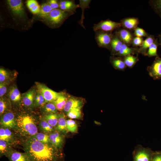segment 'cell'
Listing matches in <instances>:
<instances>
[{
	"label": "cell",
	"mask_w": 161,
	"mask_h": 161,
	"mask_svg": "<svg viewBox=\"0 0 161 161\" xmlns=\"http://www.w3.org/2000/svg\"><path fill=\"white\" fill-rule=\"evenodd\" d=\"M24 150L30 161H63L64 155L59 149L50 144L38 141L33 136L26 139Z\"/></svg>",
	"instance_id": "6da1fadb"
},
{
	"label": "cell",
	"mask_w": 161,
	"mask_h": 161,
	"mask_svg": "<svg viewBox=\"0 0 161 161\" xmlns=\"http://www.w3.org/2000/svg\"><path fill=\"white\" fill-rule=\"evenodd\" d=\"M16 119V124L14 130L16 135L27 139L38 133L36 120L32 114L22 112L17 115Z\"/></svg>",
	"instance_id": "7a4b0ae2"
},
{
	"label": "cell",
	"mask_w": 161,
	"mask_h": 161,
	"mask_svg": "<svg viewBox=\"0 0 161 161\" xmlns=\"http://www.w3.org/2000/svg\"><path fill=\"white\" fill-rule=\"evenodd\" d=\"M73 12L63 10L60 9L52 10L46 17L52 26H60L70 16L74 15Z\"/></svg>",
	"instance_id": "3957f363"
},
{
	"label": "cell",
	"mask_w": 161,
	"mask_h": 161,
	"mask_svg": "<svg viewBox=\"0 0 161 161\" xmlns=\"http://www.w3.org/2000/svg\"><path fill=\"white\" fill-rule=\"evenodd\" d=\"M35 84L37 91L43 97L47 103L52 102L61 93L55 92L40 83L36 82Z\"/></svg>",
	"instance_id": "277c9868"
},
{
	"label": "cell",
	"mask_w": 161,
	"mask_h": 161,
	"mask_svg": "<svg viewBox=\"0 0 161 161\" xmlns=\"http://www.w3.org/2000/svg\"><path fill=\"white\" fill-rule=\"evenodd\" d=\"M95 32V39L98 46L110 50L113 35L112 32L98 30Z\"/></svg>",
	"instance_id": "5b68a950"
},
{
	"label": "cell",
	"mask_w": 161,
	"mask_h": 161,
	"mask_svg": "<svg viewBox=\"0 0 161 161\" xmlns=\"http://www.w3.org/2000/svg\"><path fill=\"white\" fill-rule=\"evenodd\" d=\"M154 152L150 148L138 145L133 153V161H151Z\"/></svg>",
	"instance_id": "8992f818"
},
{
	"label": "cell",
	"mask_w": 161,
	"mask_h": 161,
	"mask_svg": "<svg viewBox=\"0 0 161 161\" xmlns=\"http://www.w3.org/2000/svg\"><path fill=\"white\" fill-rule=\"evenodd\" d=\"M121 26L120 23L116 22L110 20H102L97 24H95L93 27L95 32L101 30L106 32H112L114 30L119 28Z\"/></svg>",
	"instance_id": "52a82bcc"
},
{
	"label": "cell",
	"mask_w": 161,
	"mask_h": 161,
	"mask_svg": "<svg viewBox=\"0 0 161 161\" xmlns=\"http://www.w3.org/2000/svg\"><path fill=\"white\" fill-rule=\"evenodd\" d=\"M147 71L154 80L161 79V58L156 57L152 64L147 67Z\"/></svg>",
	"instance_id": "ba28073f"
},
{
	"label": "cell",
	"mask_w": 161,
	"mask_h": 161,
	"mask_svg": "<svg viewBox=\"0 0 161 161\" xmlns=\"http://www.w3.org/2000/svg\"><path fill=\"white\" fill-rule=\"evenodd\" d=\"M1 126L14 129L16 126V116L11 111H7L1 116Z\"/></svg>",
	"instance_id": "9c48e42d"
},
{
	"label": "cell",
	"mask_w": 161,
	"mask_h": 161,
	"mask_svg": "<svg viewBox=\"0 0 161 161\" xmlns=\"http://www.w3.org/2000/svg\"><path fill=\"white\" fill-rule=\"evenodd\" d=\"M36 90L35 88H32L21 95V102L25 107L32 109L35 106V97Z\"/></svg>",
	"instance_id": "30bf717a"
},
{
	"label": "cell",
	"mask_w": 161,
	"mask_h": 161,
	"mask_svg": "<svg viewBox=\"0 0 161 161\" xmlns=\"http://www.w3.org/2000/svg\"><path fill=\"white\" fill-rule=\"evenodd\" d=\"M83 104V100L74 97H70L65 104L63 110L66 113L75 108H81Z\"/></svg>",
	"instance_id": "8fae6325"
},
{
	"label": "cell",
	"mask_w": 161,
	"mask_h": 161,
	"mask_svg": "<svg viewBox=\"0 0 161 161\" xmlns=\"http://www.w3.org/2000/svg\"><path fill=\"white\" fill-rule=\"evenodd\" d=\"M8 4L13 13L16 15L22 16L24 13L22 1L21 0H8Z\"/></svg>",
	"instance_id": "7c38bea8"
},
{
	"label": "cell",
	"mask_w": 161,
	"mask_h": 161,
	"mask_svg": "<svg viewBox=\"0 0 161 161\" xmlns=\"http://www.w3.org/2000/svg\"><path fill=\"white\" fill-rule=\"evenodd\" d=\"M6 157L9 161H30L25 153H22L12 149Z\"/></svg>",
	"instance_id": "4fadbf2b"
},
{
	"label": "cell",
	"mask_w": 161,
	"mask_h": 161,
	"mask_svg": "<svg viewBox=\"0 0 161 161\" xmlns=\"http://www.w3.org/2000/svg\"><path fill=\"white\" fill-rule=\"evenodd\" d=\"M123 43L115 32L113 34L110 45L111 54L113 56L117 55Z\"/></svg>",
	"instance_id": "5bb4252c"
},
{
	"label": "cell",
	"mask_w": 161,
	"mask_h": 161,
	"mask_svg": "<svg viewBox=\"0 0 161 161\" xmlns=\"http://www.w3.org/2000/svg\"><path fill=\"white\" fill-rule=\"evenodd\" d=\"M7 92L9 99L13 103H18L21 102V95L16 85L10 86Z\"/></svg>",
	"instance_id": "9a60e30c"
},
{
	"label": "cell",
	"mask_w": 161,
	"mask_h": 161,
	"mask_svg": "<svg viewBox=\"0 0 161 161\" xmlns=\"http://www.w3.org/2000/svg\"><path fill=\"white\" fill-rule=\"evenodd\" d=\"M50 144L55 147L60 149L63 143L62 136L57 131H53L49 135Z\"/></svg>",
	"instance_id": "2e32d148"
},
{
	"label": "cell",
	"mask_w": 161,
	"mask_h": 161,
	"mask_svg": "<svg viewBox=\"0 0 161 161\" xmlns=\"http://www.w3.org/2000/svg\"><path fill=\"white\" fill-rule=\"evenodd\" d=\"M59 7L63 10L76 12L77 8L80 7L79 4H76L75 0H63L59 3Z\"/></svg>",
	"instance_id": "e0dca14e"
},
{
	"label": "cell",
	"mask_w": 161,
	"mask_h": 161,
	"mask_svg": "<svg viewBox=\"0 0 161 161\" xmlns=\"http://www.w3.org/2000/svg\"><path fill=\"white\" fill-rule=\"evenodd\" d=\"M10 129L1 126L0 129V139L6 141L11 144L15 140L14 134Z\"/></svg>",
	"instance_id": "ac0fdd59"
},
{
	"label": "cell",
	"mask_w": 161,
	"mask_h": 161,
	"mask_svg": "<svg viewBox=\"0 0 161 161\" xmlns=\"http://www.w3.org/2000/svg\"><path fill=\"white\" fill-rule=\"evenodd\" d=\"M138 18L134 17L127 18L120 21L121 26L128 30H134L139 24Z\"/></svg>",
	"instance_id": "d6986e66"
},
{
	"label": "cell",
	"mask_w": 161,
	"mask_h": 161,
	"mask_svg": "<svg viewBox=\"0 0 161 161\" xmlns=\"http://www.w3.org/2000/svg\"><path fill=\"white\" fill-rule=\"evenodd\" d=\"M115 32L124 44L128 46L132 44L133 38L132 34L128 30L125 29H121L116 31Z\"/></svg>",
	"instance_id": "ffe728a7"
},
{
	"label": "cell",
	"mask_w": 161,
	"mask_h": 161,
	"mask_svg": "<svg viewBox=\"0 0 161 161\" xmlns=\"http://www.w3.org/2000/svg\"><path fill=\"white\" fill-rule=\"evenodd\" d=\"M155 39L154 35H149L145 40H144L142 45L138 48L139 53L146 56L148 49L150 46L154 41Z\"/></svg>",
	"instance_id": "44dd1931"
},
{
	"label": "cell",
	"mask_w": 161,
	"mask_h": 161,
	"mask_svg": "<svg viewBox=\"0 0 161 161\" xmlns=\"http://www.w3.org/2000/svg\"><path fill=\"white\" fill-rule=\"evenodd\" d=\"M135 54H139L138 48L130 47L128 45L123 43L117 55L123 57L129 55H133Z\"/></svg>",
	"instance_id": "7402d4cb"
},
{
	"label": "cell",
	"mask_w": 161,
	"mask_h": 161,
	"mask_svg": "<svg viewBox=\"0 0 161 161\" xmlns=\"http://www.w3.org/2000/svg\"><path fill=\"white\" fill-rule=\"evenodd\" d=\"M110 62L113 67L117 69L124 71L127 67L122 57L111 56Z\"/></svg>",
	"instance_id": "603a6c76"
},
{
	"label": "cell",
	"mask_w": 161,
	"mask_h": 161,
	"mask_svg": "<svg viewBox=\"0 0 161 161\" xmlns=\"http://www.w3.org/2000/svg\"><path fill=\"white\" fill-rule=\"evenodd\" d=\"M13 73L3 68H0V83L9 84L14 78L15 75Z\"/></svg>",
	"instance_id": "cb8c5ba5"
},
{
	"label": "cell",
	"mask_w": 161,
	"mask_h": 161,
	"mask_svg": "<svg viewBox=\"0 0 161 161\" xmlns=\"http://www.w3.org/2000/svg\"><path fill=\"white\" fill-rule=\"evenodd\" d=\"M70 97L62 92L57 98L52 103L58 110H62Z\"/></svg>",
	"instance_id": "d4e9b609"
},
{
	"label": "cell",
	"mask_w": 161,
	"mask_h": 161,
	"mask_svg": "<svg viewBox=\"0 0 161 161\" xmlns=\"http://www.w3.org/2000/svg\"><path fill=\"white\" fill-rule=\"evenodd\" d=\"M58 121L56 127L57 131L63 133L66 132L67 129L65 116L63 113L58 114Z\"/></svg>",
	"instance_id": "484cf974"
},
{
	"label": "cell",
	"mask_w": 161,
	"mask_h": 161,
	"mask_svg": "<svg viewBox=\"0 0 161 161\" xmlns=\"http://www.w3.org/2000/svg\"><path fill=\"white\" fill-rule=\"evenodd\" d=\"M91 0H80V7L81 8L82 12L80 20L78 21L79 24L84 29H86L83 25V20L85 18L84 16V12L85 9L89 8V4Z\"/></svg>",
	"instance_id": "4316f807"
},
{
	"label": "cell",
	"mask_w": 161,
	"mask_h": 161,
	"mask_svg": "<svg viewBox=\"0 0 161 161\" xmlns=\"http://www.w3.org/2000/svg\"><path fill=\"white\" fill-rule=\"evenodd\" d=\"M41 112L44 114L56 113L58 112L55 105L52 102H48L40 108Z\"/></svg>",
	"instance_id": "83f0119b"
},
{
	"label": "cell",
	"mask_w": 161,
	"mask_h": 161,
	"mask_svg": "<svg viewBox=\"0 0 161 161\" xmlns=\"http://www.w3.org/2000/svg\"><path fill=\"white\" fill-rule=\"evenodd\" d=\"M38 127L42 132L47 134L51 133L54 131L53 127L50 125L43 118L41 119Z\"/></svg>",
	"instance_id": "f1b7e54d"
},
{
	"label": "cell",
	"mask_w": 161,
	"mask_h": 161,
	"mask_svg": "<svg viewBox=\"0 0 161 161\" xmlns=\"http://www.w3.org/2000/svg\"><path fill=\"white\" fill-rule=\"evenodd\" d=\"M43 118L50 125L54 127L57 124L58 115L56 113L46 114H44Z\"/></svg>",
	"instance_id": "f546056e"
},
{
	"label": "cell",
	"mask_w": 161,
	"mask_h": 161,
	"mask_svg": "<svg viewBox=\"0 0 161 161\" xmlns=\"http://www.w3.org/2000/svg\"><path fill=\"white\" fill-rule=\"evenodd\" d=\"M11 144L2 140L0 139V156H6L12 149Z\"/></svg>",
	"instance_id": "4dcf8cb0"
},
{
	"label": "cell",
	"mask_w": 161,
	"mask_h": 161,
	"mask_svg": "<svg viewBox=\"0 0 161 161\" xmlns=\"http://www.w3.org/2000/svg\"><path fill=\"white\" fill-rule=\"evenodd\" d=\"M123 58L126 66L130 68H133L139 60L138 55H130Z\"/></svg>",
	"instance_id": "1f68e13d"
},
{
	"label": "cell",
	"mask_w": 161,
	"mask_h": 161,
	"mask_svg": "<svg viewBox=\"0 0 161 161\" xmlns=\"http://www.w3.org/2000/svg\"><path fill=\"white\" fill-rule=\"evenodd\" d=\"M159 45L158 38H157L154 43L151 44L148 48L146 56L149 57L159 56L157 52V48Z\"/></svg>",
	"instance_id": "d6a6232c"
},
{
	"label": "cell",
	"mask_w": 161,
	"mask_h": 161,
	"mask_svg": "<svg viewBox=\"0 0 161 161\" xmlns=\"http://www.w3.org/2000/svg\"><path fill=\"white\" fill-rule=\"evenodd\" d=\"M149 3L155 13L161 18V0H150Z\"/></svg>",
	"instance_id": "836d02e7"
},
{
	"label": "cell",
	"mask_w": 161,
	"mask_h": 161,
	"mask_svg": "<svg viewBox=\"0 0 161 161\" xmlns=\"http://www.w3.org/2000/svg\"><path fill=\"white\" fill-rule=\"evenodd\" d=\"M47 103L43 97L36 90L35 97V106L41 108Z\"/></svg>",
	"instance_id": "e575fe53"
},
{
	"label": "cell",
	"mask_w": 161,
	"mask_h": 161,
	"mask_svg": "<svg viewBox=\"0 0 161 161\" xmlns=\"http://www.w3.org/2000/svg\"><path fill=\"white\" fill-rule=\"evenodd\" d=\"M52 9L48 3H44L41 7V10L38 14L39 16L46 18Z\"/></svg>",
	"instance_id": "d590c367"
},
{
	"label": "cell",
	"mask_w": 161,
	"mask_h": 161,
	"mask_svg": "<svg viewBox=\"0 0 161 161\" xmlns=\"http://www.w3.org/2000/svg\"><path fill=\"white\" fill-rule=\"evenodd\" d=\"M37 140L45 144H50L49 135L43 132H38L33 136Z\"/></svg>",
	"instance_id": "8d00e7d4"
},
{
	"label": "cell",
	"mask_w": 161,
	"mask_h": 161,
	"mask_svg": "<svg viewBox=\"0 0 161 161\" xmlns=\"http://www.w3.org/2000/svg\"><path fill=\"white\" fill-rule=\"evenodd\" d=\"M81 108L72 109L67 113V116L71 119H79L82 115Z\"/></svg>",
	"instance_id": "74e56055"
},
{
	"label": "cell",
	"mask_w": 161,
	"mask_h": 161,
	"mask_svg": "<svg viewBox=\"0 0 161 161\" xmlns=\"http://www.w3.org/2000/svg\"><path fill=\"white\" fill-rule=\"evenodd\" d=\"M8 99L3 97L0 98V116L7 112Z\"/></svg>",
	"instance_id": "f35d334b"
},
{
	"label": "cell",
	"mask_w": 161,
	"mask_h": 161,
	"mask_svg": "<svg viewBox=\"0 0 161 161\" xmlns=\"http://www.w3.org/2000/svg\"><path fill=\"white\" fill-rule=\"evenodd\" d=\"M67 130L72 133L76 132L78 130V126L75 121L72 119L66 120Z\"/></svg>",
	"instance_id": "ab89813d"
},
{
	"label": "cell",
	"mask_w": 161,
	"mask_h": 161,
	"mask_svg": "<svg viewBox=\"0 0 161 161\" xmlns=\"http://www.w3.org/2000/svg\"><path fill=\"white\" fill-rule=\"evenodd\" d=\"M134 30V34L136 37H147L149 35L143 29L139 27H137Z\"/></svg>",
	"instance_id": "60d3db41"
},
{
	"label": "cell",
	"mask_w": 161,
	"mask_h": 161,
	"mask_svg": "<svg viewBox=\"0 0 161 161\" xmlns=\"http://www.w3.org/2000/svg\"><path fill=\"white\" fill-rule=\"evenodd\" d=\"M8 84L0 83V97H4L5 94L8 92Z\"/></svg>",
	"instance_id": "b9f144b4"
},
{
	"label": "cell",
	"mask_w": 161,
	"mask_h": 161,
	"mask_svg": "<svg viewBox=\"0 0 161 161\" xmlns=\"http://www.w3.org/2000/svg\"><path fill=\"white\" fill-rule=\"evenodd\" d=\"M144 41L143 38L142 37H135L132 40V44L134 47H141L143 44Z\"/></svg>",
	"instance_id": "7bdbcfd3"
},
{
	"label": "cell",
	"mask_w": 161,
	"mask_h": 161,
	"mask_svg": "<svg viewBox=\"0 0 161 161\" xmlns=\"http://www.w3.org/2000/svg\"><path fill=\"white\" fill-rule=\"evenodd\" d=\"M151 161H161V152H153Z\"/></svg>",
	"instance_id": "ee69618b"
},
{
	"label": "cell",
	"mask_w": 161,
	"mask_h": 161,
	"mask_svg": "<svg viewBox=\"0 0 161 161\" xmlns=\"http://www.w3.org/2000/svg\"><path fill=\"white\" fill-rule=\"evenodd\" d=\"M52 10L57 9L59 7V4L56 0H50L48 3Z\"/></svg>",
	"instance_id": "f6af8a7d"
},
{
	"label": "cell",
	"mask_w": 161,
	"mask_h": 161,
	"mask_svg": "<svg viewBox=\"0 0 161 161\" xmlns=\"http://www.w3.org/2000/svg\"><path fill=\"white\" fill-rule=\"evenodd\" d=\"M38 4L37 1L35 0H29L27 2V6L30 10Z\"/></svg>",
	"instance_id": "bcb514c9"
},
{
	"label": "cell",
	"mask_w": 161,
	"mask_h": 161,
	"mask_svg": "<svg viewBox=\"0 0 161 161\" xmlns=\"http://www.w3.org/2000/svg\"><path fill=\"white\" fill-rule=\"evenodd\" d=\"M41 7L38 4L36 5L30 10L32 13L34 14H39L40 12Z\"/></svg>",
	"instance_id": "7dc6e473"
},
{
	"label": "cell",
	"mask_w": 161,
	"mask_h": 161,
	"mask_svg": "<svg viewBox=\"0 0 161 161\" xmlns=\"http://www.w3.org/2000/svg\"><path fill=\"white\" fill-rule=\"evenodd\" d=\"M157 37L159 45L161 47V32L158 34Z\"/></svg>",
	"instance_id": "c3c4849f"
}]
</instances>
